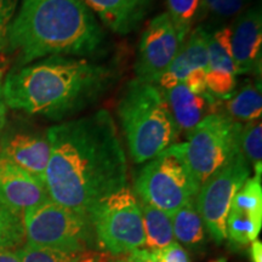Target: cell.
Returning <instances> with one entry per match:
<instances>
[{
  "label": "cell",
  "mask_w": 262,
  "mask_h": 262,
  "mask_svg": "<svg viewBox=\"0 0 262 262\" xmlns=\"http://www.w3.org/2000/svg\"><path fill=\"white\" fill-rule=\"evenodd\" d=\"M168 12L173 27L178 32L180 42L186 40L193 29V26L198 24L201 12V0H166Z\"/></svg>",
  "instance_id": "23"
},
{
  "label": "cell",
  "mask_w": 262,
  "mask_h": 262,
  "mask_svg": "<svg viewBox=\"0 0 262 262\" xmlns=\"http://www.w3.org/2000/svg\"><path fill=\"white\" fill-rule=\"evenodd\" d=\"M6 117H8V106L3 91V71H0V134L6 125Z\"/></svg>",
  "instance_id": "30"
},
{
  "label": "cell",
  "mask_w": 262,
  "mask_h": 262,
  "mask_svg": "<svg viewBox=\"0 0 262 262\" xmlns=\"http://www.w3.org/2000/svg\"><path fill=\"white\" fill-rule=\"evenodd\" d=\"M221 112L241 124L260 120L262 116L260 80L245 81L231 96L222 100Z\"/></svg>",
  "instance_id": "19"
},
{
  "label": "cell",
  "mask_w": 262,
  "mask_h": 262,
  "mask_svg": "<svg viewBox=\"0 0 262 262\" xmlns=\"http://www.w3.org/2000/svg\"><path fill=\"white\" fill-rule=\"evenodd\" d=\"M251 0H201V12L198 22L210 19L214 25L237 17L239 14L248 9Z\"/></svg>",
  "instance_id": "24"
},
{
  "label": "cell",
  "mask_w": 262,
  "mask_h": 262,
  "mask_svg": "<svg viewBox=\"0 0 262 262\" xmlns=\"http://www.w3.org/2000/svg\"><path fill=\"white\" fill-rule=\"evenodd\" d=\"M210 27L195 26L179 49L168 70L159 78L158 85L163 90L178 84H185L192 93H206V66H208V41Z\"/></svg>",
  "instance_id": "11"
},
{
  "label": "cell",
  "mask_w": 262,
  "mask_h": 262,
  "mask_svg": "<svg viewBox=\"0 0 262 262\" xmlns=\"http://www.w3.org/2000/svg\"><path fill=\"white\" fill-rule=\"evenodd\" d=\"M199 187L179 143H173L147 162L134 183L141 202L156 206L169 215L194 199Z\"/></svg>",
  "instance_id": "5"
},
{
  "label": "cell",
  "mask_w": 262,
  "mask_h": 262,
  "mask_svg": "<svg viewBox=\"0 0 262 262\" xmlns=\"http://www.w3.org/2000/svg\"><path fill=\"white\" fill-rule=\"evenodd\" d=\"M194 199L170 215L173 237L180 244L188 248H199L205 241V226L196 209Z\"/></svg>",
  "instance_id": "20"
},
{
  "label": "cell",
  "mask_w": 262,
  "mask_h": 262,
  "mask_svg": "<svg viewBox=\"0 0 262 262\" xmlns=\"http://www.w3.org/2000/svg\"><path fill=\"white\" fill-rule=\"evenodd\" d=\"M86 254V253H85ZM85 254L83 255V256H81V258H80V261L79 262H95V261H93V258H86V256H85Z\"/></svg>",
  "instance_id": "33"
},
{
  "label": "cell",
  "mask_w": 262,
  "mask_h": 262,
  "mask_svg": "<svg viewBox=\"0 0 262 262\" xmlns=\"http://www.w3.org/2000/svg\"><path fill=\"white\" fill-rule=\"evenodd\" d=\"M241 129L242 124L225 113H214L205 117L186 136V142L179 143L183 158L199 186L239 152Z\"/></svg>",
  "instance_id": "8"
},
{
  "label": "cell",
  "mask_w": 262,
  "mask_h": 262,
  "mask_svg": "<svg viewBox=\"0 0 262 262\" xmlns=\"http://www.w3.org/2000/svg\"><path fill=\"white\" fill-rule=\"evenodd\" d=\"M262 227L261 178H249L234 195L226 221L227 238L239 245L256 241Z\"/></svg>",
  "instance_id": "13"
},
{
  "label": "cell",
  "mask_w": 262,
  "mask_h": 262,
  "mask_svg": "<svg viewBox=\"0 0 262 262\" xmlns=\"http://www.w3.org/2000/svg\"><path fill=\"white\" fill-rule=\"evenodd\" d=\"M47 134L44 183L51 201L89 216L98 202L127 186L126 156L108 111L52 125Z\"/></svg>",
  "instance_id": "1"
},
{
  "label": "cell",
  "mask_w": 262,
  "mask_h": 262,
  "mask_svg": "<svg viewBox=\"0 0 262 262\" xmlns=\"http://www.w3.org/2000/svg\"><path fill=\"white\" fill-rule=\"evenodd\" d=\"M104 32L81 0H21L6 37L16 66L63 55L81 57L101 50Z\"/></svg>",
  "instance_id": "3"
},
{
  "label": "cell",
  "mask_w": 262,
  "mask_h": 262,
  "mask_svg": "<svg viewBox=\"0 0 262 262\" xmlns=\"http://www.w3.org/2000/svg\"><path fill=\"white\" fill-rule=\"evenodd\" d=\"M250 257L253 262H262V243L258 239L250 243Z\"/></svg>",
  "instance_id": "31"
},
{
  "label": "cell",
  "mask_w": 262,
  "mask_h": 262,
  "mask_svg": "<svg viewBox=\"0 0 262 262\" xmlns=\"http://www.w3.org/2000/svg\"><path fill=\"white\" fill-rule=\"evenodd\" d=\"M25 241L22 216L0 204V250H17Z\"/></svg>",
  "instance_id": "25"
},
{
  "label": "cell",
  "mask_w": 262,
  "mask_h": 262,
  "mask_svg": "<svg viewBox=\"0 0 262 262\" xmlns=\"http://www.w3.org/2000/svg\"><path fill=\"white\" fill-rule=\"evenodd\" d=\"M250 165L239 150L224 168L212 173L196 193V209L205 229L217 244L227 239L226 221L229 208L234 195L250 178Z\"/></svg>",
  "instance_id": "9"
},
{
  "label": "cell",
  "mask_w": 262,
  "mask_h": 262,
  "mask_svg": "<svg viewBox=\"0 0 262 262\" xmlns=\"http://www.w3.org/2000/svg\"><path fill=\"white\" fill-rule=\"evenodd\" d=\"M159 262H191L188 253L180 243L172 242L166 247L152 251Z\"/></svg>",
  "instance_id": "28"
},
{
  "label": "cell",
  "mask_w": 262,
  "mask_h": 262,
  "mask_svg": "<svg viewBox=\"0 0 262 262\" xmlns=\"http://www.w3.org/2000/svg\"><path fill=\"white\" fill-rule=\"evenodd\" d=\"M0 262H21L17 250H0Z\"/></svg>",
  "instance_id": "32"
},
{
  "label": "cell",
  "mask_w": 262,
  "mask_h": 262,
  "mask_svg": "<svg viewBox=\"0 0 262 262\" xmlns=\"http://www.w3.org/2000/svg\"><path fill=\"white\" fill-rule=\"evenodd\" d=\"M49 199L45 185L0 152V204L19 216Z\"/></svg>",
  "instance_id": "16"
},
{
  "label": "cell",
  "mask_w": 262,
  "mask_h": 262,
  "mask_svg": "<svg viewBox=\"0 0 262 262\" xmlns=\"http://www.w3.org/2000/svg\"><path fill=\"white\" fill-rule=\"evenodd\" d=\"M21 262H79L84 254L26 243L17 249Z\"/></svg>",
  "instance_id": "26"
},
{
  "label": "cell",
  "mask_w": 262,
  "mask_h": 262,
  "mask_svg": "<svg viewBox=\"0 0 262 262\" xmlns=\"http://www.w3.org/2000/svg\"><path fill=\"white\" fill-rule=\"evenodd\" d=\"M139 203L145 229V248L155 251L175 242L171 216L147 203Z\"/></svg>",
  "instance_id": "21"
},
{
  "label": "cell",
  "mask_w": 262,
  "mask_h": 262,
  "mask_svg": "<svg viewBox=\"0 0 262 262\" xmlns=\"http://www.w3.org/2000/svg\"><path fill=\"white\" fill-rule=\"evenodd\" d=\"M96 243L112 256L145 247V229L139 199L129 186L100 201L90 211Z\"/></svg>",
  "instance_id": "7"
},
{
  "label": "cell",
  "mask_w": 262,
  "mask_h": 262,
  "mask_svg": "<svg viewBox=\"0 0 262 262\" xmlns=\"http://www.w3.org/2000/svg\"><path fill=\"white\" fill-rule=\"evenodd\" d=\"M181 42L166 12L150 19L141 37L135 63L136 79L157 84L178 55Z\"/></svg>",
  "instance_id": "10"
},
{
  "label": "cell",
  "mask_w": 262,
  "mask_h": 262,
  "mask_svg": "<svg viewBox=\"0 0 262 262\" xmlns=\"http://www.w3.org/2000/svg\"><path fill=\"white\" fill-rule=\"evenodd\" d=\"M117 111L130 156L136 164L149 162L178 140L163 89L157 84L131 80L119 98Z\"/></svg>",
  "instance_id": "4"
},
{
  "label": "cell",
  "mask_w": 262,
  "mask_h": 262,
  "mask_svg": "<svg viewBox=\"0 0 262 262\" xmlns=\"http://www.w3.org/2000/svg\"><path fill=\"white\" fill-rule=\"evenodd\" d=\"M239 150L249 165L253 166L255 176L262 173V123L254 120L242 124L239 135Z\"/></svg>",
  "instance_id": "22"
},
{
  "label": "cell",
  "mask_w": 262,
  "mask_h": 262,
  "mask_svg": "<svg viewBox=\"0 0 262 262\" xmlns=\"http://www.w3.org/2000/svg\"><path fill=\"white\" fill-rule=\"evenodd\" d=\"M27 243L85 254L96 244L90 216L80 214L50 198L22 215Z\"/></svg>",
  "instance_id": "6"
},
{
  "label": "cell",
  "mask_w": 262,
  "mask_h": 262,
  "mask_svg": "<svg viewBox=\"0 0 262 262\" xmlns=\"http://www.w3.org/2000/svg\"><path fill=\"white\" fill-rule=\"evenodd\" d=\"M209 27L206 90L219 100H226L237 89L238 77L231 49V32L227 26Z\"/></svg>",
  "instance_id": "15"
},
{
  "label": "cell",
  "mask_w": 262,
  "mask_h": 262,
  "mask_svg": "<svg viewBox=\"0 0 262 262\" xmlns=\"http://www.w3.org/2000/svg\"><path fill=\"white\" fill-rule=\"evenodd\" d=\"M178 134L187 136L205 117L220 113L222 100L206 91L194 94L185 84L163 90Z\"/></svg>",
  "instance_id": "17"
},
{
  "label": "cell",
  "mask_w": 262,
  "mask_h": 262,
  "mask_svg": "<svg viewBox=\"0 0 262 262\" xmlns=\"http://www.w3.org/2000/svg\"><path fill=\"white\" fill-rule=\"evenodd\" d=\"M0 152L44 183L50 159V142L47 130L41 131L19 124L5 125L0 134Z\"/></svg>",
  "instance_id": "12"
},
{
  "label": "cell",
  "mask_w": 262,
  "mask_h": 262,
  "mask_svg": "<svg viewBox=\"0 0 262 262\" xmlns=\"http://www.w3.org/2000/svg\"><path fill=\"white\" fill-rule=\"evenodd\" d=\"M214 262H227V261H226L225 257H221V258H219V260H215Z\"/></svg>",
  "instance_id": "34"
},
{
  "label": "cell",
  "mask_w": 262,
  "mask_h": 262,
  "mask_svg": "<svg viewBox=\"0 0 262 262\" xmlns=\"http://www.w3.org/2000/svg\"><path fill=\"white\" fill-rule=\"evenodd\" d=\"M231 49L237 74L261 73L262 14L261 5L245 9L229 27Z\"/></svg>",
  "instance_id": "14"
},
{
  "label": "cell",
  "mask_w": 262,
  "mask_h": 262,
  "mask_svg": "<svg viewBox=\"0 0 262 262\" xmlns=\"http://www.w3.org/2000/svg\"><path fill=\"white\" fill-rule=\"evenodd\" d=\"M113 80L108 66L55 55L15 66L3 80V91L8 108L61 120L96 102Z\"/></svg>",
  "instance_id": "2"
},
{
  "label": "cell",
  "mask_w": 262,
  "mask_h": 262,
  "mask_svg": "<svg viewBox=\"0 0 262 262\" xmlns=\"http://www.w3.org/2000/svg\"><path fill=\"white\" fill-rule=\"evenodd\" d=\"M125 260L126 262H159L156 255L146 248L135 249L131 253L126 254Z\"/></svg>",
  "instance_id": "29"
},
{
  "label": "cell",
  "mask_w": 262,
  "mask_h": 262,
  "mask_svg": "<svg viewBox=\"0 0 262 262\" xmlns=\"http://www.w3.org/2000/svg\"><path fill=\"white\" fill-rule=\"evenodd\" d=\"M101 21L119 34L133 31L143 17L148 0H81Z\"/></svg>",
  "instance_id": "18"
},
{
  "label": "cell",
  "mask_w": 262,
  "mask_h": 262,
  "mask_svg": "<svg viewBox=\"0 0 262 262\" xmlns=\"http://www.w3.org/2000/svg\"><path fill=\"white\" fill-rule=\"evenodd\" d=\"M19 0H0V52L6 47L10 24L15 17Z\"/></svg>",
  "instance_id": "27"
}]
</instances>
